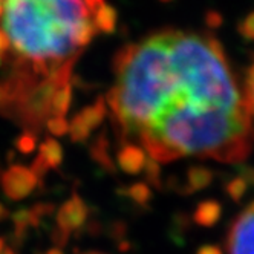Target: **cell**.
Masks as SVG:
<instances>
[{
	"instance_id": "cell-1",
	"label": "cell",
	"mask_w": 254,
	"mask_h": 254,
	"mask_svg": "<svg viewBox=\"0 0 254 254\" xmlns=\"http://www.w3.org/2000/svg\"><path fill=\"white\" fill-rule=\"evenodd\" d=\"M115 25L117 12L104 0H0V28L14 57L9 78L0 83V112L39 86H70L78 56Z\"/></svg>"
},
{
	"instance_id": "cell-10",
	"label": "cell",
	"mask_w": 254,
	"mask_h": 254,
	"mask_svg": "<svg viewBox=\"0 0 254 254\" xmlns=\"http://www.w3.org/2000/svg\"><path fill=\"white\" fill-rule=\"evenodd\" d=\"M70 100H72V86H66L57 90L51 103V115L64 117L70 107Z\"/></svg>"
},
{
	"instance_id": "cell-5",
	"label": "cell",
	"mask_w": 254,
	"mask_h": 254,
	"mask_svg": "<svg viewBox=\"0 0 254 254\" xmlns=\"http://www.w3.org/2000/svg\"><path fill=\"white\" fill-rule=\"evenodd\" d=\"M147 158V153L141 147L133 146V144H126L117 155V162L123 172L129 175H138L141 170H144Z\"/></svg>"
},
{
	"instance_id": "cell-20",
	"label": "cell",
	"mask_w": 254,
	"mask_h": 254,
	"mask_svg": "<svg viewBox=\"0 0 254 254\" xmlns=\"http://www.w3.org/2000/svg\"><path fill=\"white\" fill-rule=\"evenodd\" d=\"M29 210L34 214L35 219H37L39 222H42V219H43L45 216H49L54 211V205L52 204H37V205H34Z\"/></svg>"
},
{
	"instance_id": "cell-25",
	"label": "cell",
	"mask_w": 254,
	"mask_h": 254,
	"mask_svg": "<svg viewBox=\"0 0 254 254\" xmlns=\"http://www.w3.org/2000/svg\"><path fill=\"white\" fill-rule=\"evenodd\" d=\"M196 254H222V251H221V248H217L214 245H204L197 250Z\"/></svg>"
},
{
	"instance_id": "cell-3",
	"label": "cell",
	"mask_w": 254,
	"mask_h": 254,
	"mask_svg": "<svg viewBox=\"0 0 254 254\" xmlns=\"http://www.w3.org/2000/svg\"><path fill=\"white\" fill-rule=\"evenodd\" d=\"M37 183V176L32 173L31 169L23 166H11L0 176V186L5 196L11 201H20L31 194Z\"/></svg>"
},
{
	"instance_id": "cell-11",
	"label": "cell",
	"mask_w": 254,
	"mask_h": 254,
	"mask_svg": "<svg viewBox=\"0 0 254 254\" xmlns=\"http://www.w3.org/2000/svg\"><path fill=\"white\" fill-rule=\"evenodd\" d=\"M126 193L135 204L142 205V207L147 205L152 199V190H150L149 184H146V183H138V184L130 186Z\"/></svg>"
},
{
	"instance_id": "cell-9",
	"label": "cell",
	"mask_w": 254,
	"mask_h": 254,
	"mask_svg": "<svg viewBox=\"0 0 254 254\" xmlns=\"http://www.w3.org/2000/svg\"><path fill=\"white\" fill-rule=\"evenodd\" d=\"M211 181H213L211 170L201 166L191 167L187 173V187L190 191H197L208 187L211 184Z\"/></svg>"
},
{
	"instance_id": "cell-28",
	"label": "cell",
	"mask_w": 254,
	"mask_h": 254,
	"mask_svg": "<svg viewBox=\"0 0 254 254\" xmlns=\"http://www.w3.org/2000/svg\"><path fill=\"white\" fill-rule=\"evenodd\" d=\"M0 254H15V253H14V250H11V248H5Z\"/></svg>"
},
{
	"instance_id": "cell-16",
	"label": "cell",
	"mask_w": 254,
	"mask_h": 254,
	"mask_svg": "<svg viewBox=\"0 0 254 254\" xmlns=\"http://www.w3.org/2000/svg\"><path fill=\"white\" fill-rule=\"evenodd\" d=\"M92 156L97 159V162L106 166L107 169L109 167L114 169L112 162H111V158L107 156V152H106V142H104V139H100V141L95 142V146L92 147Z\"/></svg>"
},
{
	"instance_id": "cell-22",
	"label": "cell",
	"mask_w": 254,
	"mask_h": 254,
	"mask_svg": "<svg viewBox=\"0 0 254 254\" xmlns=\"http://www.w3.org/2000/svg\"><path fill=\"white\" fill-rule=\"evenodd\" d=\"M69 236H70V234L64 233L63 230L56 228V230L52 231V241L56 242L57 248H60V250H62V248L66 245V242H67V239H69Z\"/></svg>"
},
{
	"instance_id": "cell-27",
	"label": "cell",
	"mask_w": 254,
	"mask_h": 254,
	"mask_svg": "<svg viewBox=\"0 0 254 254\" xmlns=\"http://www.w3.org/2000/svg\"><path fill=\"white\" fill-rule=\"evenodd\" d=\"M46 254H63V251H62L60 248H57V247H56V248H51Z\"/></svg>"
},
{
	"instance_id": "cell-15",
	"label": "cell",
	"mask_w": 254,
	"mask_h": 254,
	"mask_svg": "<svg viewBox=\"0 0 254 254\" xmlns=\"http://www.w3.org/2000/svg\"><path fill=\"white\" fill-rule=\"evenodd\" d=\"M35 144H37V135L32 132H23L15 141V147L22 153H31L35 149Z\"/></svg>"
},
{
	"instance_id": "cell-6",
	"label": "cell",
	"mask_w": 254,
	"mask_h": 254,
	"mask_svg": "<svg viewBox=\"0 0 254 254\" xmlns=\"http://www.w3.org/2000/svg\"><path fill=\"white\" fill-rule=\"evenodd\" d=\"M221 204L216 201H205L194 210V222L201 227H213L221 217Z\"/></svg>"
},
{
	"instance_id": "cell-4",
	"label": "cell",
	"mask_w": 254,
	"mask_h": 254,
	"mask_svg": "<svg viewBox=\"0 0 254 254\" xmlns=\"http://www.w3.org/2000/svg\"><path fill=\"white\" fill-rule=\"evenodd\" d=\"M87 217V208L78 194H72L67 202H64L57 211V228L70 234L80 230Z\"/></svg>"
},
{
	"instance_id": "cell-14",
	"label": "cell",
	"mask_w": 254,
	"mask_h": 254,
	"mask_svg": "<svg viewBox=\"0 0 254 254\" xmlns=\"http://www.w3.org/2000/svg\"><path fill=\"white\" fill-rule=\"evenodd\" d=\"M46 127L54 136H63L69 132V123L64 117H52L46 120Z\"/></svg>"
},
{
	"instance_id": "cell-7",
	"label": "cell",
	"mask_w": 254,
	"mask_h": 254,
	"mask_svg": "<svg viewBox=\"0 0 254 254\" xmlns=\"http://www.w3.org/2000/svg\"><path fill=\"white\" fill-rule=\"evenodd\" d=\"M106 112H107V106H106V101L103 100H98L97 103H94L92 106L89 107H84L80 114H77L75 117L87 127V129L92 132L94 129L101 124V121L104 120L106 117Z\"/></svg>"
},
{
	"instance_id": "cell-17",
	"label": "cell",
	"mask_w": 254,
	"mask_h": 254,
	"mask_svg": "<svg viewBox=\"0 0 254 254\" xmlns=\"http://www.w3.org/2000/svg\"><path fill=\"white\" fill-rule=\"evenodd\" d=\"M245 104L248 111L254 114V64L251 66L247 77V89H245Z\"/></svg>"
},
{
	"instance_id": "cell-8",
	"label": "cell",
	"mask_w": 254,
	"mask_h": 254,
	"mask_svg": "<svg viewBox=\"0 0 254 254\" xmlns=\"http://www.w3.org/2000/svg\"><path fill=\"white\" fill-rule=\"evenodd\" d=\"M39 155L45 159L49 169H57L60 167L63 161V149L60 146V142L56 141L54 138H46L39 149Z\"/></svg>"
},
{
	"instance_id": "cell-23",
	"label": "cell",
	"mask_w": 254,
	"mask_h": 254,
	"mask_svg": "<svg viewBox=\"0 0 254 254\" xmlns=\"http://www.w3.org/2000/svg\"><path fill=\"white\" fill-rule=\"evenodd\" d=\"M241 178L245 181V183L250 186H254V169L253 167H248V166H244L241 167Z\"/></svg>"
},
{
	"instance_id": "cell-31",
	"label": "cell",
	"mask_w": 254,
	"mask_h": 254,
	"mask_svg": "<svg viewBox=\"0 0 254 254\" xmlns=\"http://www.w3.org/2000/svg\"><path fill=\"white\" fill-rule=\"evenodd\" d=\"M162 2H169V0H162Z\"/></svg>"
},
{
	"instance_id": "cell-26",
	"label": "cell",
	"mask_w": 254,
	"mask_h": 254,
	"mask_svg": "<svg viewBox=\"0 0 254 254\" xmlns=\"http://www.w3.org/2000/svg\"><path fill=\"white\" fill-rule=\"evenodd\" d=\"M9 216V213H8V210L0 204V221H3V219H6V217Z\"/></svg>"
},
{
	"instance_id": "cell-24",
	"label": "cell",
	"mask_w": 254,
	"mask_h": 254,
	"mask_svg": "<svg viewBox=\"0 0 254 254\" xmlns=\"http://www.w3.org/2000/svg\"><path fill=\"white\" fill-rule=\"evenodd\" d=\"M6 54H8V45L5 40V35L2 32V28H0V64L6 59Z\"/></svg>"
},
{
	"instance_id": "cell-12",
	"label": "cell",
	"mask_w": 254,
	"mask_h": 254,
	"mask_svg": "<svg viewBox=\"0 0 254 254\" xmlns=\"http://www.w3.org/2000/svg\"><path fill=\"white\" fill-rule=\"evenodd\" d=\"M69 132H70V138H72V141H74V142H83L90 135V130L77 117L72 118V121L69 124Z\"/></svg>"
},
{
	"instance_id": "cell-30",
	"label": "cell",
	"mask_w": 254,
	"mask_h": 254,
	"mask_svg": "<svg viewBox=\"0 0 254 254\" xmlns=\"http://www.w3.org/2000/svg\"><path fill=\"white\" fill-rule=\"evenodd\" d=\"M87 254H100V253H87Z\"/></svg>"
},
{
	"instance_id": "cell-29",
	"label": "cell",
	"mask_w": 254,
	"mask_h": 254,
	"mask_svg": "<svg viewBox=\"0 0 254 254\" xmlns=\"http://www.w3.org/2000/svg\"><path fill=\"white\" fill-rule=\"evenodd\" d=\"M3 250H5V241L0 238V253H2Z\"/></svg>"
},
{
	"instance_id": "cell-19",
	"label": "cell",
	"mask_w": 254,
	"mask_h": 254,
	"mask_svg": "<svg viewBox=\"0 0 254 254\" xmlns=\"http://www.w3.org/2000/svg\"><path fill=\"white\" fill-rule=\"evenodd\" d=\"M239 32L247 40H254V12L247 15L239 25Z\"/></svg>"
},
{
	"instance_id": "cell-2",
	"label": "cell",
	"mask_w": 254,
	"mask_h": 254,
	"mask_svg": "<svg viewBox=\"0 0 254 254\" xmlns=\"http://www.w3.org/2000/svg\"><path fill=\"white\" fill-rule=\"evenodd\" d=\"M227 245L230 254H254V202L236 217Z\"/></svg>"
},
{
	"instance_id": "cell-13",
	"label": "cell",
	"mask_w": 254,
	"mask_h": 254,
	"mask_svg": "<svg viewBox=\"0 0 254 254\" xmlns=\"http://www.w3.org/2000/svg\"><path fill=\"white\" fill-rule=\"evenodd\" d=\"M247 189H248V184L245 181L239 176V178H234L231 183H228L227 186V194L233 199V201H241L244 197V194L247 193Z\"/></svg>"
},
{
	"instance_id": "cell-18",
	"label": "cell",
	"mask_w": 254,
	"mask_h": 254,
	"mask_svg": "<svg viewBox=\"0 0 254 254\" xmlns=\"http://www.w3.org/2000/svg\"><path fill=\"white\" fill-rule=\"evenodd\" d=\"M144 172H146V178L150 184L159 186V162H156L152 158H147L146 166H144Z\"/></svg>"
},
{
	"instance_id": "cell-21",
	"label": "cell",
	"mask_w": 254,
	"mask_h": 254,
	"mask_svg": "<svg viewBox=\"0 0 254 254\" xmlns=\"http://www.w3.org/2000/svg\"><path fill=\"white\" fill-rule=\"evenodd\" d=\"M31 170H32V173L37 176V179H42L46 173H48V170H49V167H48V164L45 162V159L39 155L37 158L34 159V162H32V167H31Z\"/></svg>"
}]
</instances>
